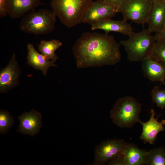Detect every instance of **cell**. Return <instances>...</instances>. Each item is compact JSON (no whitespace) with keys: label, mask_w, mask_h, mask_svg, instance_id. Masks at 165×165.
I'll list each match as a JSON object with an SVG mask.
<instances>
[{"label":"cell","mask_w":165,"mask_h":165,"mask_svg":"<svg viewBox=\"0 0 165 165\" xmlns=\"http://www.w3.org/2000/svg\"><path fill=\"white\" fill-rule=\"evenodd\" d=\"M120 46L113 36L97 32H85L72 48L77 67L115 65L121 59Z\"/></svg>","instance_id":"cell-1"},{"label":"cell","mask_w":165,"mask_h":165,"mask_svg":"<svg viewBox=\"0 0 165 165\" xmlns=\"http://www.w3.org/2000/svg\"><path fill=\"white\" fill-rule=\"evenodd\" d=\"M93 0H51L52 11L61 23L68 28L81 23Z\"/></svg>","instance_id":"cell-2"},{"label":"cell","mask_w":165,"mask_h":165,"mask_svg":"<svg viewBox=\"0 0 165 165\" xmlns=\"http://www.w3.org/2000/svg\"><path fill=\"white\" fill-rule=\"evenodd\" d=\"M56 17L52 10L35 9L23 17L19 28L22 31L26 33L36 35L47 34L55 29Z\"/></svg>","instance_id":"cell-3"},{"label":"cell","mask_w":165,"mask_h":165,"mask_svg":"<svg viewBox=\"0 0 165 165\" xmlns=\"http://www.w3.org/2000/svg\"><path fill=\"white\" fill-rule=\"evenodd\" d=\"M148 29L134 32L126 40L120 41L126 52L128 59L130 62L142 61L151 55L156 42L154 35Z\"/></svg>","instance_id":"cell-4"},{"label":"cell","mask_w":165,"mask_h":165,"mask_svg":"<svg viewBox=\"0 0 165 165\" xmlns=\"http://www.w3.org/2000/svg\"><path fill=\"white\" fill-rule=\"evenodd\" d=\"M141 110V105L136 99L127 96L116 101L110 111V116L119 127L130 128L138 122Z\"/></svg>","instance_id":"cell-5"},{"label":"cell","mask_w":165,"mask_h":165,"mask_svg":"<svg viewBox=\"0 0 165 165\" xmlns=\"http://www.w3.org/2000/svg\"><path fill=\"white\" fill-rule=\"evenodd\" d=\"M152 0H126L119 9L123 19L142 25L147 24Z\"/></svg>","instance_id":"cell-6"},{"label":"cell","mask_w":165,"mask_h":165,"mask_svg":"<svg viewBox=\"0 0 165 165\" xmlns=\"http://www.w3.org/2000/svg\"><path fill=\"white\" fill-rule=\"evenodd\" d=\"M127 143L122 139H108L103 141L95 148L93 164L104 165L124 154Z\"/></svg>","instance_id":"cell-7"},{"label":"cell","mask_w":165,"mask_h":165,"mask_svg":"<svg viewBox=\"0 0 165 165\" xmlns=\"http://www.w3.org/2000/svg\"><path fill=\"white\" fill-rule=\"evenodd\" d=\"M119 12V9L101 0L93 2L86 12L81 23L91 26L103 20L111 18Z\"/></svg>","instance_id":"cell-8"},{"label":"cell","mask_w":165,"mask_h":165,"mask_svg":"<svg viewBox=\"0 0 165 165\" xmlns=\"http://www.w3.org/2000/svg\"><path fill=\"white\" fill-rule=\"evenodd\" d=\"M20 69L15 54L12 56L7 65L0 72V92H6L18 82Z\"/></svg>","instance_id":"cell-9"},{"label":"cell","mask_w":165,"mask_h":165,"mask_svg":"<svg viewBox=\"0 0 165 165\" xmlns=\"http://www.w3.org/2000/svg\"><path fill=\"white\" fill-rule=\"evenodd\" d=\"M150 117L146 122H144L139 119L138 122L142 127V131L140 138L142 140L144 143H148L151 144L154 143L158 134L164 130L165 120L161 122L158 121L159 116L155 118V112L153 109L150 111Z\"/></svg>","instance_id":"cell-10"},{"label":"cell","mask_w":165,"mask_h":165,"mask_svg":"<svg viewBox=\"0 0 165 165\" xmlns=\"http://www.w3.org/2000/svg\"><path fill=\"white\" fill-rule=\"evenodd\" d=\"M144 76L152 82L163 83L165 80V66L152 54L142 61Z\"/></svg>","instance_id":"cell-11"},{"label":"cell","mask_w":165,"mask_h":165,"mask_svg":"<svg viewBox=\"0 0 165 165\" xmlns=\"http://www.w3.org/2000/svg\"><path fill=\"white\" fill-rule=\"evenodd\" d=\"M18 118L20 124L18 131L33 136L40 131L42 126V116L39 112L33 110L23 113Z\"/></svg>","instance_id":"cell-12"},{"label":"cell","mask_w":165,"mask_h":165,"mask_svg":"<svg viewBox=\"0 0 165 165\" xmlns=\"http://www.w3.org/2000/svg\"><path fill=\"white\" fill-rule=\"evenodd\" d=\"M165 23V1L152 0L147 29L151 33H157L160 30Z\"/></svg>","instance_id":"cell-13"},{"label":"cell","mask_w":165,"mask_h":165,"mask_svg":"<svg viewBox=\"0 0 165 165\" xmlns=\"http://www.w3.org/2000/svg\"><path fill=\"white\" fill-rule=\"evenodd\" d=\"M41 5V0H8L7 14L13 19L19 18Z\"/></svg>","instance_id":"cell-14"},{"label":"cell","mask_w":165,"mask_h":165,"mask_svg":"<svg viewBox=\"0 0 165 165\" xmlns=\"http://www.w3.org/2000/svg\"><path fill=\"white\" fill-rule=\"evenodd\" d=\"M91 28L92 30H102L106 34L110 32H115L128 37L134 33L130 24L124 19L119 20H113L111 18L106 19L91 25Z\"/></svg>","instance_id":"cell-15"},{"label":"cell","mask_w":165,"mask_h":165,"mask_svg":"<svg viewBox=\"0 0 165 165\" xmlns=\"http://www.w3.org/2000/svg\"><path fill=\"white\" fill-rule=\"evenodd\" d=\"M27 49V63L35 69L41 71L44 75H46L50 67H57L54 62L48 59L41 53L38 52L33 44L28 43Z\"/></svg>","instance_id":"cell-16"},{"label":"cell","mask_w":165,"mask_h":165,"mask_svg":"<svg viewBox=\"0 0 165 165\" xmlns=\"http://www.w3.org/2000/svg\"><path fill=\"white\" fill-rule=\"evenodd\" d=\"M147 152L134 144L127 143L124 153L126 165L146 164Z\"/></svg>","instance_id":"cell-17"},{"label":"cell","mask_w":165,"mask_h":165,"mask_svg":"<svg viewBox=\"0 0 165 165\" xmlns=\"http://www.w3.org/2000/svg\"><path fill=\"white\" fill-rule=\"evenodd\" d=\"M62 45V43L58 40H42L38 45V49L46 58L55 62L58 59L55 52Z\"/></svg>","instance_id":"cell-18"},{"label":"cell","mask_w":165,"mask_h":165,"mask_svg":"<svg viewBox=\"0 0 165 165\" xmlns=\"http://www.w3.org/2000/svg\"><path fill=\"white\" fill-rule=\"evenodd\" d=\"M145 164L148 165H165V148L161 147L148 151Z\"/></svg>","instance_id":"cell-19"},{"label":"cell","mask_w":165,"mask_h":165,"mask_svg":"<svg viewBox=\"0 0 165 165\" xmlns=\"http://www.w3.org/2000/svg\"><path fill=\"white\" fill-rule=\"evenodd\" d=\"M12 116L8 112L1 110L0 112V134H4L8 131L14 123Z\"/></svg>","instance_id":"cell-20"},{"label":"cell","mask_w":165,"mask_h":165,"mask_svg":"<svg viewBox=\"0 0 165 165\" xmlns=\"http://www.w3.org/2000/svg\"><path fill=\"white\" fill-rule=\"evenodd\" d=\"M151 96L152 101L158 107L165 108V90L155 86L151 91Z\"/></svg>","instance_id":"cell-21"},{"label":"cell","mask_w":165,"mask_h":165,"mask_svg":"<svg viewBox=\"0 0 165 165\" xmlns=\"http://www.w3.org/2000/svg\"><path fill=\"white\" fill-rule=\"evenodd\" d=\"M152 54L165 66V42L156 41Z\"/></svg>","instance_id":"cell-22"},{"label":"cell","mask_w":165,"mask_h":165,"mask_svg":"<svg viewBox=\"0 0 165 165\" xmlns=\"http://www.w3.org/2000/svg\"><path fill=\"white\" fill-rule=\"evenodd\" d=\"M107 164L112 165H126L124 155H121L109 161Z\"/></svg>","instance_id":"cell-23"},{"label":"cell","mask_w":165,"mask_h":165,"mask_svg":"<svg viewBox=\"0 0 165 165\" xmlns=\"http://www.w3.org/2000/svg\"><path fill=\"white\" fill-rule=\"evenodd\" d=\"M8 0H0V17L7 15Z\"/></svg>","instance_id":"cell-24"},{"label":"cell","mask_w":165,"mask_h":165,"mask_svg":"<svg viewBox=\"0 0 165 165\" xmlns=\"http://www.w3.org/2000/svg\"><path fill=\"white\" fill-rule=\"evenodd\" d=\"M154 35L156 41L165 42V23L160 30Z\"/></svg>","instance_id":"cell-25"},{"label":"cell","mask_w":165,"mask_h":165,"mask_svg":"<svg viewBox=\"0 0 165 165\" xmlns=\"http://www.w3.org/2000/svg\"><path fill=\"white\" fill-rule=\"evenodd\" d=\"M119 9L126 0H101Z\"/></svg>","instance_id":"cell-26"},{"label":"cell","mask_w":165,"mask_h":165,"mask_svg":"<svg viewBox=\"0 0 165 165\" xmlns=\"http://www.w3.org/2000/svg\"><path fill=\"white\" fill-rule=\"evenodd\" d=\"M163 84H164V85L165 86V81H164L163 82Z\"/></svg>","instance_id":"cell-27"},{"label":"cell","mask_w":165,"mask_h":165,"mask_svg":"<svg viewBox=\"0 0 165 165\" xmlns=\"http://www.w3.org/2000/svg\"></svg>","instance_id":"cell-28"}]
</instances>
